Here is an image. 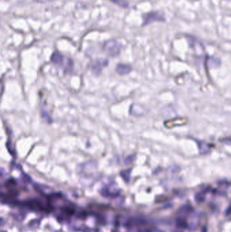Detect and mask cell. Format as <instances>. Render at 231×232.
I'll return each instance as SVG.
<instances>
[{
    "label": "cell",
    "instance_id": "30bf717a",
    "mask_svg": "<svg viewBox=\"0 0 231 232\" xmlns=\"http://www.w3.org/2000/svg\"><path fill=\"white\" fill-rule=\"evenodd\" d=\"M231 214V204L228 206V208L227 209H226V215H229Z\"/></svg>",
    "mask_w": 231,
    "mask_h": 232
},
{
    "label": "cell",
    "instance_id": "6da1fadb",
    "mask_svg": "<svg viewBox=\"0 0 231 232\" xmlns=\"http://www.w3.org/2000/svg\"><path fill=\"white\" fill-rule=\"evenodd\" d=\"M121 45L115 40H111L105 43L103 46V50L105 52L111 56H115L119 54Z\"/></svg>",
    "mask_w": 231,
    "mask_h": 232
},
{
    "label": "cell",
    "instance_id": "5b68a950",
    "mask_svg": "<svg viewBox=\"0 0 231 232\" xmlns=\"http://www.w3.org/2000/svg\"><path fill=\"white\" fill-rule=\"evenodd\" d=\"M113 3L116 4L121 8H128L129 7V3L126 0H110Z\"/></svg>",
    "mask_w": 231,
    "mask_h": 232
},
{
    "label": "cell",
    "instance_id": "7a4b0ae2",
    "mask_svg": "<svg viewBox=\"0 0 231 232\" xmlns=\"http://www.w3.org/2000/svg\"><path fill=\"white\" fill-rule=\"evenodd\" d=\"M108 61L105 59H98L94 61L92 65V70L94 72H100L102 70V68L104 65H107Z\"/></svg>",
    "mask_w": 231,
    "mask_h": 232
},
{
    "label": "cell",
    "instance_id": "8992f818",
    "mask_svg": "<svg viewBox=\"0 0 231 232\" xmlns=\"http://www.w3.org/2000/svg\"><path fill=\"white\" fill-rule=\"evenodd\" d=\"M176 225L178 227L180 228H186L187 227V221L183 217L178 218L176 221Z\"/></svg>",
    "mask_w": 231,
    "mask_h": 232
},
{
    "label": "cell",
    "instance_id": "52a82bcc",
    "mask_svg": "<svg viewBox=\"0 0 231 232\" xmlns=\"http://www.w3.org/2000/svg\"><path fill=\"white\" fill-rule=\"evenodd\" d=\"M193 210V208L190 206H185L180 208L179 212L181 214H185V215H187V214H189L190 213H191Z\"/></svg>",
    "mask_w": 231,
    "mask_h": 232
},
{
    "label": "cell",
    "instance_id": "9c48e42d",
    "mask_svg": "<svg viewBox=\"0 0 231 232\" xmlns=\"http://www.w3.org/2000/svg\"><path fill=\"white\" fill-rule=\"evenodd\" d=\"M196 199L197 201H203L204 200V196L203 195L199 193V194L196 195Z\"/></svg>",
    "mask_w": 231,
    "mask_h": 232
},
{
    "label": "cell",
    "instance_id": "277c9868",
    "mask_svg": "<svg viewBox=\"0 0 231 232\" xmlns=\"http://www.w3.org/2000/svg\"><path fill=\"white\" fill-rule=\"evenodd\" d=\"M51 60L55 64H59L63 60V56L58 52H54L51 56Z\"/></svg>",
    "mask_w": 231,
    "mask_h": 232
},
{
    "label": "cell",
    "instance_id": "ba28073f",
    "mask_svg": "<svg viewBox=\"0 0 231 232\" xmlns=\"http://www.w3.org/2000/svg\"><path fill=\"white\" fill-rule=\"evenodd\" d=\"M130 172L131 170H128L126 171H124V172H121V176L123 178L124 180L126 181V182H128L129 179H130Z\"/></svg>",
    "mask_w": 231,
    "mask_h": 232
},
{
    "label": "cell",
    "instance_id": "3957f363",
    "mask_svg": "<svg viewBox=\"0 0 231 232\" xmlns=\"http://www.w3.org/2000/svg\"><path fill=\"white\" fill-rule=\"evenodd\" d=\"M131 70H132L131 67L125 64H119L116 68L117 72L120 75L128 74L129 72H130Z\"/></svg>",
    "mask_w": 231,
    "mask_h": 232
}]
</instances>
